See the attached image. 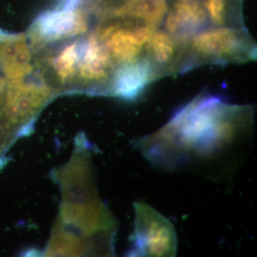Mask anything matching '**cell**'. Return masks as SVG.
Here are the masks:
<instances>
[{
  "mask_svg": "<svg viewBox=\"0 0 257 257\" xmlns=\"http://www.w3.org/2000/svg\"><path fill=\"white\" fill-rule=\"evenodd\" d=\"M34 55L26 33L0 29V70L8 81L25 79L33 74Z\"/></svg>",
  "mask_w": 257,
  "mask_h": 257,
  "instance_id": "obj_10",
  "label": "cell"
},
{
  "mask_svg": "<svg viewBox=\"0 0 257 257\" xmlns=\"http://www.w3.org/2000/svg\"><path fill=\"white\" fill-rule=\"evenodd\" d=\"M168 7L167 0H124L112 7L101 8L104 19H120L157 29L163 23Z\"/></svg>",
  "mask_w": 257,
  "mask_h": 257,
  "instance_id": "obj_13",
  "label": "cell"
},
{
  "mask_svg": "<svg viewBox=\"0 0 257 257\" xmlns=\"http://www.w3.org/2000/svg\"><path fill=\"white\" fill-rule=\"evenodd\" d=\"M58 94L36 71L26 78L8 81L0 114V161L15 139L30 133L37 116Z\"/></svg>",
  "mask_w": 257,
  "mask_h": 257,
  "instance_id": "obj_3",
  "label": "cell"
},
{
  "mask_svg": "<svg viewBox=\"0 0 257 257\" xmlns=\"http://www.w3.org/2000/svg\"><path fill=\"white\" fill-rule=\"evenodd\" d=\"M8 79L4 76L0 75V114L4 106L5 97H6L7 89H8Z\"/></svg>",
  "mask_w": 257,
  "mask_h": 257,
  "instance_id": "obj_16",
  "label": "cell"
},
{
  "mask_svg": "<svg viewBox=\"0 0 257 257\" xmlns=\"http://www.w3.org/2000/svg\"><path fill=\"white\" fill-rule=\"evenodd\" d=\"M89 28V14L82 6L59 5L37 15L26 35L35 54L57 42L83 36Z\"/></svg>",
  "mask_w": 257,
  "mask_h": 257,
  "instance_id": "obj_6",
  "label": "cell"
},
{
  "mask_svg": "<svg viewBox=\"0 0 257 257\" xmlns=\"http://www.w3.org/2000/svg\"><path fill=\"white\" fill-rule=\"evenodd\" d=\"M253 115L252 106L201 94L135 146L159 170L224 178L234 173L246 155Z\"/></svg>",
  "mask_w": 257,
  "mask_h": 257,
  "instance_id": "obj_1",
  "label": "cell"
},
{
  "mask_svg": "<svg viewBox=\"0 0 257 257\" xmlns=\"http://www.w3.org/2000/svg\"><path fill=\"white\" fill-rule=\"evenodd\" d=\"M135 231L128 256H176L178 242L171 221L146 203H135Z\"/></svg>",
  "mask_w": 257,
  "mask_h": 257,
  "instance_id": "obj_5",
  "label": "cell"
},
{
  "mask_svg": "<svg viewBox=\"0 0 257 257\" xmlns=\"http://www.w3.org/2000/svg\"><path fill=\"white\" fill-rule=\"evenodd\" d=\"M180 43L167 32L155 30L145 49L147 58L159 71L162 70L163 67L175 64V59L179 60Z\"/></svg>",
  "mask_w": 257,
  "mask_h": 257,
  "instance_id": "obj_14",
  "label": "cell"
},
{
  "mask_svg": "<svg viewBox=\"0 0 257 257\" xmlns=\"http://www.w3.org/2000/svg\"><path fill=\"white\" fill-rule=\"evenodd\" d=\"M160 75V71L147 57L116 66L108 95L122 100H135L143 94L147 86Z\"/></svg>",
  "mask_w": 257,
  "mask_h": 257,
  "instance_id": "obj_11",
  "label": "cell"
},
{
  "mask_svg": "<svg viewBox=\"0 0 257 257\" xmlns=\"http://www.w3.org/2000/svg\"><path fill=\"white\" fill-rule=\"evenodd\" d=\"M60 5L66 7H79L82 6L84 0H60Z\"/></svg>",
  "mask_w": 257,
  "mask_h": 257,
  "instance_id": "obj_17",
  "label": "cell"
},
{
  "mask_svg": "<svg viewBox=\"0 0 257 257\" xmlns=\"http://www.w3.org/2000/svg\"><path fill=\"white\" fill-rule=\"evenodd\" d=\"M81 37L62 42L55 50L49 51L43 59L35 61L47 83L60 93H73L77 82Z\"/></svg>",
  "mask_w": 257,
  "mask_h": 257,
  "instance_id": "obj_9",
  "label": "cell"
},
{
  "mask_svg": "<svg viewBox=\"0 0 257 257\" xmlns=\"http://www.w3.org/2000/svg\"><path fill=\"white\" fill-rule=\"evenodd\" d=\"M155 30L130 20L104 19L94 31L116 67L141 59Z\"/></svg>",
  "mask_w": 257,
  "mask_h": 257,
  "instance_id": "obj_7",
  "label": "cell"
},
{
  "mask_svg": "<svg viewBox=\"0 0 257 257\" xmlns=\"http://www.w3.org/2000/svg\"><path fill=\"white\" fill-rule=\"evenodd\" d=\"M115 68L94 31L81 37L80 58L74 92L108 95Z\"/></svg>",
  "mask_w": 257,
  "mask_h": 257,
  "instance_id": "obj_8",
  "label": "cell"
},
{
  "mask_svg": "<svg viewBox=\"0 0 257 257\" xmlns=\"http://www.w3.org/2000/svg\"><path fill=\"white\" fill-rule=\"evenodd\" d=\"M182 45V55L187 59L182 69L197 64L246 62L256 55V47L247 32L229 27L196 32Z\"/></svg>",
  "mask_w": 257,
  "mask_h": 257,
  "instance_id": "obj_4",
  "label": "cell"
},
{
  "mask_svg": "<svg viewBox=\"0 0 257 257\" xmlns=\"http://www.w3.org/2000/svg\"><path fill=\"white\" fill-rule=\"evenodd\" d=\"M89 152L74 155L62 171V229L87 240H97L116 231V221L96 192Z\"/></svg>",
  "mask_w": 257,
  "mask_h": 257,
  "instance_id": "obj_2",
  "label": "cell"
},
{
  "mask_svg": "<svg viewBox=\"0 0 257 257\" xmlns=\"http://www.w3.org/2000/svg\"><path fill=\"white\" fill-rule=\"evenodd\" d=\"M207 20L203 0H174L164 22L165 31L178 41L184 42L202 30Z\"/></svg>",
  "mask_w": 257,
  "mask_h": 257,
  "instance_id": "obj_12",
  "label": "cell"
},
{
  "mask_svg": "<svg viewBox=\"0 0 257 257\" xmlns=\"http://www.w3.org/2000/svg\"><path fill=\"white\" fill-rule=\"evenodd\" d=\"M208 18L213 23L221 26L227 20V0H204Z\"/></svg>",
  "mask_w": 257,
  "mask_h": 257,
  "instance_id": "obj_15",
  "label": "cell"
}]
</instances>
